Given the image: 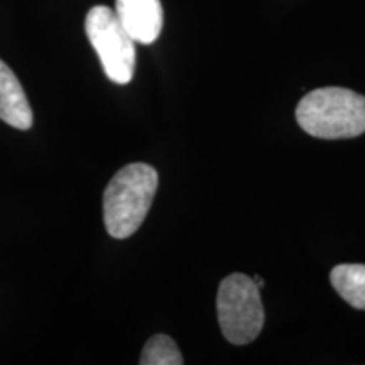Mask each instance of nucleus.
<instances>
[{
	"label": "nucleus",
	"instance_id": "obj_1",
	"mask_svg": "<svg viewBox=\"0 0 365 365\" xmlns=\"http://www.w3.org/2000/svg\"><path fill=\"white\" fill-rule=\"evenodd\" d=\"M158 173L144 163L127 164L103 193V222L113 239H127L148 217L158 190Z\"/></svg>",
	"mask_w": 365,
	"mask_h": 365
},
{
	"label": "nucleus",
	"instance_id": "obj_3",
	"mask_svg": "<svg viewBox=\"0 0 365 365\" xmlns=\"http://www.w3.org/2000/svg\"><path fill=\"white\" fill-rule=\"evenodd\" d=\"M217 312L223 336L234 345H247L264 327L261 289L252 277L230 274L218 287Z\"/></svg>",
	"mask_w": 365,
	"mask_h": 365
},
{
	"label": "nucleus",
	"instance_id": "obj_2",
	"mask_svg": "<svg viewBox=\"0 0 365 365\" xmlns=\"http://www.w3.org/2000/svg\"><path fill=\"white\" fill-rule=\"evenodd\" d=\"M296 120L318 139H350L365 132V97L349 88L327 86L299 100Z\"/></svg>",
	"mask_w": 365,
	"mask_h": 365
},
{
	"label": "nucleus",
	"instance_id": "obj_7",
	"mask_svg": "<svg viewBox=\"0 0 365 365\" xmlns=\"http://www.w3.org/2000/svg\"><path fill=\"white\" fill-rule=\"evenodd\" d=\"M331 286L350 307L365 309V266L364 264H340L330 274Z\"/></svg>",
	"mask_w": 365,
	"mask_h": 365
},
{
	"label": "nucleus",
	"instance_id": "obj_6",
	"mask_svg": "<svg viewBox=\"0 0 365 365\" xmlns=\"http://www.w3.org/2000/svg\"><path fill=\"white\" fill-rule=\"evenodd\" d=\"M0 120L19 130L33 127V110L27 102L24 88L2 59H0Z\"/></svg>",
	"mask_w": 365,
	"mask_h": 365
},
{
	"label": "nucleus",
	"instance_id": "obj_8",
	"mask_svg": "<svg viewBox=\"0 0 365 365\" xmlns=\"http://www.w3.org/2000/svg\"><path fill=\"white\" fill-rule=\"evenodd\" d=\"M139 362L143 365H181L182 355L171 336L159 333L148 340Z\"/></svg>",
	"mask_w": 365,
	"mask_h": 365
},
{
	"label": "nucleus",
	"instance_id": "obj_9",
	"mask_svg": "<svg viewBox=\"0 0 365 365\" xmlns=\"http://www.w3.org/2000/svg\"><path fill=\"white\" fill-rule=\"evenodd\" d=\"M252 279H254V282H255V286H257V287H259V289H261V287H264V279H262V277H261V276H254V277H252Z\"/></svg>",
	"mask_w": 365,
	"mask_h": 365
},
{
	"label": "nucleus",
	"instance_id": "obj_5",
	"mask_svg": "<svg viewBox=\"0 0 365 365\" xmlns=\"http://www.w3.org/2000/svg\"><path fill=\"white\" fill-rule=\"evenodd\" d=\"M115 14L135 43L153 44L161 34V0H117Z\"/></svg>",
	"mask_w": 365,
	"mask_h": 365
},
{
	"label": "nucleus",
	"instance_id": "obj_4",
	"mask_svg": "<svg viewBox=\"0 0 365 365\" xmlns=\"http://www.w3.org/2000/svg\"><path fill=\"white\" fill-rule=\"evenodd\" d=\"M85 31L107 78L117 85L129 83L135 70V41L118 21L115 11L107 6L90 9Z\"/></svg>",
	"mask_w": 365,
	"mask_h": 365
}]
</instances>
